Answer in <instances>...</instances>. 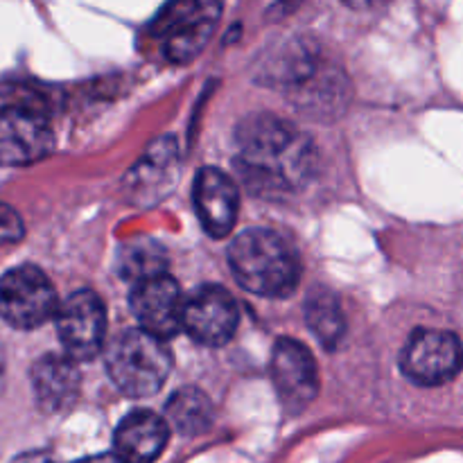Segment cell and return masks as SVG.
<instances>
[{
	"instance_id": "cell-1",
	"label": "cell",
	"mask_w": 463,
	"mask_h": 463,
	"mask_svg": "<svg viewBox=\"0 0 463 463\" xmlns=\"http://www.w3.org/2000/svg\"><path fill=\"white\" fill-rule=\"evenodd\" d=\"M238 172L244 184L260 194H288L315 175L317 152L312 140L269 113H256L235 131Z\"/></svg>"
},
{
	"instance_id": "cell-2",
	"label": "cell",
	"mask_w": 463,
	"mask_h": 463,
	"mask_svg": "<svg viewBox=\"0 0 463 463\" xmlns=\"http://www.w3.org/2000/svg\"><path fill=\"white\" fill-rule=\"evenodd\" d=\"M229 262L235 280L258 297L285 298L301 283V260L276 231L240 233L229 249Z\"/></svg>"
},
{
	"instance_id": "cell-3",
	"label": "cell",
	"mask_w": 463,
	"mask_h": 463,
	"mask_svg": "<svg viewBox=\"0 0 463 463\" xmlns=\"http://www.w3.org/2000/svg\"><path fill=\"white\" fill-rule=\"evenodd\" d=\"M271 77L283 86L294 107L307 116H335L346 104L344 71L307 43L289 48L274 63Z\"/></svg>"
},
{
	"instance_id": "cell-4",
	"label": "cell",
	"mask_w": 463,
	"mask_h": 463,
	"mask_svg": "<svg viewBox=\"0 0 463 463\" xmlns=\"http://www.w3.org/2000/svg\"><path fill=\"white\" fill-rule=\"evenodd\" d=\"M107 371L113 384L131 398L156 393L172 371L165 339L145 328L125 330L107 348Z\"/></svg>"
},
{
	"instance_id": "cell-5",
	"label": "cell",
	"mask_w": 463,
	"mask_h": 463,
	"mask_svg": "<svg viewBox=\"0 0 463 463\" xmlns=\"http://www.w3.org/2000/svg\"><path fill=\"white\" fill-rule=\"evenodd\" d=\"M57 292L36 267H16L0 279V317L12 328H39L57 317Z\"/></svg>"
},
{
	"instance_id": "cell-6",
	"label": "cell",
	"mask_w": 463,
	"mask_h": 463,
	"mask_svg": "<svg viewBox=\"0 0 463 463\" xmlns=\"http://www.w3.org/2000/svg\"><path fill=\"white\" fill-rule=\"evenodd\" d=\"M463 369V344L448 330L420 328L411 333L401 353V371L420 387L450 383Z\"/></svg>"
},
{
	"instance_id": "cell-7",
	"label": "cell",
	"mask_w": 463,
	"mask_h": 463,
	"mask_svg": "<svg viewBox=\"0 0 463 463\" xmlns=\"http://www.w3.org/2000/svg\"><path fill=\"white\" fill-rule=\"evenodd\" d=\"M224 0H175L161 14L163 52L167 61L188 63L206 48Z\"/></svg>"
},
{
	"instance_id": "cell-8",
	"label": "cell",
	"mask_w": 463,
	"mask_h": 463,
	"mask_svg": "<svg viewBox=\"0 0 463 463\" xmlns=\"http://www.w3.org/2000/svg\"><path fill=\"white\" fill-rule=\"evenodd\" d=\"M52 147V129L39 109L23 104L0 109V165H32L43 161Z\"/></svg>"
},
{
	"instance_id": "cell-9",
	"label": "cell",
	"mask_w": 463,
	"mask_h": 463,
	"mask_svg": "<svg viewBox=\"0 0 463 463\" xmlns=\"http://www.w3.org/2000/svg\"><path fill=\"white\" fill-rule=\"evenodd\" d=\"M57 333L66 355L72 360H93L104 346L107 310L90 289L71 294L57 310Z\"/></svg>"
},
{
	"instance_id": "cell-10",
	"label": "cell",
	"mask_w": 463,
	"mask_h": 463,
	"mask_svg": "<svg viewBox=\"0 0 463 463\" xmlns=\"http://www.w3.org/2000/svg\"><path fill=\"white\" fill-rule=\"evenodd\" d=\"M181 328L203 346H224L238 328V306L224 288L203 285L184 301Z\"/></svg>"
},
{
	"instance_id": "cell-11",
	"label": "cell",
	"mask_w": 463,
	"mask_h": 463,
	"mask_svg": "<svg viewBox=\"0 0 463 463\" xmlns=\"http://www.w3.org/2000/svg\"><path fill=\"white\" fill-rule=\"evenodd\" d=\"M271 380L288 411H301L319 393V371L312 353L297 339L283 337L271 355Z\"/></svg>"
},
{
	"instance_id": "cell-12",
	"label": "cell",
	"mask_w": 463,
	"mask_h": 463,
	"mask_svg": "<svg viewBox=\"0 0 463 463\" xmlns=\"http://www.w3.org/2000/svg\"><path fill=\"white\" fill-rule=\"evenodd\" d=\"M131 312L145 330L156 337H175L181 328L184 298L175 279L163 274L134 283L131 289Z\"/></svg>"
},
{
	"instance_id": "cell-13",
	"label": "cell",
	"mask_w": 463,
	"mask_h": 463,
	"mask_svg": "<svg viewBox=\"0 0 463 463\" xmlns=\"http://www.w3.org/2000/svg\"><path fill=\"white\" fill-rule=\"evenodd\" d=\"M194 206L202 226L213 238H226L238 220V190L217 167H203L194 179Z\"/></svg>"
},
{
	"instance_id": "cell-14",
	"label": "cell",
	"mask_w": 463,
	"mask_h": 463,
	"mask_svg": "<svg viewBox=\"0 0 463 463\" xmlns=\"http://www.w3.org/2000/svg\"><path fill=\"white\" fill-rule=\"evenodd\" d=\"M71 355H43L32 366V389L36 405L45 414H61L75 405L81 375Z\"/></svg>"
},
{
	"instance_id": "cell-15",
	"label": "cell",
	"mask_w": 463,
	"mask_h": 463,
	"mask_svg": "<svg viewBox=\"0 0 463 463\" xmlns=\"http://www.w3.org/2000/svg\"><path fill=\"white\" fill-rule=\"evenodd\" d=\"M167 437L170 430L161 416L145 410L131 411L116 430V457L122 463H154L161 457Z\"/></svg>"
},
{
	"instance_id": "cell-16",
	"label": "cell",
	"mask_w": 463,
	"mask_h": 463,
	"mask_svg": "<svg viewBox=\"0 0 463 463\" xmlns=\"http://www.w3.org/2000/svg\"><path fill=\"white\" fill-rule=\"evenodd\" d=\"M179 167V149L172 138L158 140L156 145L147 149L145 156H140L138 165L131 170L127 179V190L138 197V202L163 197L172 185Z\"/></svg>"
},
{
	"instance_id": "cell-17",
	"label": "cell",
	"mask_w": 463,
	"mask_h": 463,
	"mask_svg": "<svg viewBox=\"0 0 463 463\" xmlns=\"http://www.w3.org/2000/svg\"><path fill=\"white\" fill-rule=\"evenodd\" d=\"M167 420L172 423V428L179 430L185 437H194V434L206 432L213 425L215 419V410H213V402L202 389L185 387L181 392H176L170 398L165 407Z\"/></svg>"
},
{
	"instance_id": "cell-18",
	"label": "cell",
	"mask_w": 463,
	"mask_h": 463,
	"mask_svg": "<svg viewBox=\"0 0 463 463\" xmlns=\"http://www.w3.org/2000/svg\"><path fill=\"white\" fill-rule=\"evenodd\" d=\"M306 321L315 337L330 351L339 346L344 333H346L342 306H339L337 297L330 294L328 289H317L310 294L306 303Z\"/></svg>"
},
{
	"instance_id": "cell-19",
	"label": "cell",
	"mask_w": 463,
	"mask_h": 463,
	"mask_svg": "<svg viewBox=\"0 0 463 463\" xmlns=\"http://www.w3.org/2000/svg\"><path fill=\"white\" fill-rule=\"evenodd\" d=\"M118 267H120L122 279L138 283V280L165 271V253L158 244L149 242V240H138V242L122 247Z\"/></svg>"
},
{
	"instance_id": "cell-20",
	"label": "cell",
	"mask_w": 463,
	"mask_h": 463,
	"mask_svg": "<svg viewBox=\"0 0 463 463\" xmlns=\"http://www.w3.org/2000/svg\"><path fill=\"white\" fill-rule=\"evenodd\" d=\"M25 235V226L18 213L9 208L7 203H0V247L3 244H14L23 240Z\"/></svg>"
},
{
	"instance_id": "cell-21",
	"label": "cell",
	"mask_w": 463,
	"mask_h": 463,
	"mask_svg": "<svg viewBox=\"0 0 463 463\" xmlns=\"http://www.w3.org/2000/svg\"><path fill=\"white\" fill-rule=\"evenodd\" d=\"M12 463H54V459L45 452H25V455L16 457Z\"/></svg>"
},
{
	"instance_id": "cell-22",
	"label": "cell",
	"mask_w": 463,
	"mask_h": 463,
	"mask_svg": "<svg viewBox=\"0 0 463 463\" xmlns=\"http://www.w3.org/2000/svg\"><path fill=\"white\" fill-rule=\"evenodd\" d=\"M344 3L353 9H375L383 3H387V0H344Z\"/></svg>"
},
{
	"instance_id": "cell-23",
	"label": "cell",
	"mask_w": 463,
	"mask_h": 463,
	"mask_svg": "<svg viewBox=\"0 0 463 463\" xmlns=\"http://www.w3.org/2000/svg\"><path fill=\"white\" fill-rule=\"evenodd\" d=\"M75 463H122L116 455H98V457H86V459Z\"/></svg>"
}]
</instances>
